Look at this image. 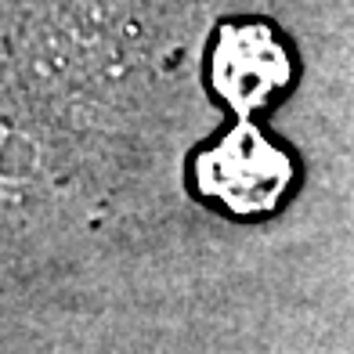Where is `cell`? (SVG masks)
I'll return each mask as SVG.
<instances>
[{"label": "cell", "mask_w": 354, "mask_h": 354, "mask_svg": "<svg viewBox=\"0 0 354 354\" xmlns=\"http://www.w3.org/2000/svg\"><path fill=\"white\" fill-rule=\"evenodd\" d=\"M289 181H293L289 156L275 149L253 123H239L228 138L214 145L210 152H203L196 163L199 192L239 217L271 210L282 199Z\"/></svg>", "instance_id": "6da1fadb"}, {"label": "cell", "mask_w": 354, "mask_h": 354, "mask_svg": "<svg viewBox=\"0 0 354 354\" xmlns=\"http://www.w3.org/2000/svg\"><path fill=\"white\" fill-rule=\"evenodd\" d=\"M210 80L221 98L246 116L289 84V58L268 26H228L217 37Z\"/></svg>", "instance_id": "7a4b0ae2"}]
</instances>
